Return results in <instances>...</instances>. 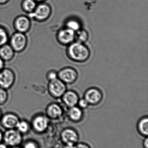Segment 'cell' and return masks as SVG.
<instances>
[{"label":"cell","mask_w":148,"mask_h":148,"mask_svg":"<svg viewBox=\"0 0 148 148\" xmlns=\"http://www.w3.org/2000/svg\"><path fill=\"white\" fill-rule=\"evenodd\" d=\"M67 54L68 57L73 61L83 62L89 59L90 51L84 43L74 41L68 46Z\"/></svg>","instance_id":"cell-1"},{"label":"cell","mask_w":148,"mask_h":148,"mask_svg":"<svg viewBox=\"0 0 148 148\" xmlns=\"http://www.w3.org/2000/svg\"><path fill=\"white\" fill-rule=\"evenodd\" d=\"M28 40L26 34L15 31L9 39L8 43L16 53L25 51L28 47Z\"/></svg>","instance_id":"cell-2"},{"label":"cell","mask_w":148,"mask_h":148,"mask_svg":"<svg viewBox=\"0 0 148 148\" xmlns=\"http://www.w3.org/2000/svg\"><path fill=\"white\" fill-rule=\"evenodd\" d=\"M51 13L52 9L50 5L44 2L37 3L34 10L29 16L35 21L43 22L49 18Z\"/></svg>","instance_id":"cell-3"},{"label":"cell","mask_w":148,"mask_h":148,"mask_svg":"<svg viewBox=\"0 0 148 148\" xmlns=\"http://www.w3.org/2000/svg\"><path fill=\"white\" fill-rule=\"evenodd\" d=\"M47 90L50 95L54 98H61L66 90V84L57 78L49 81L47 86Z\"/></svg>","instance_id":"cell-4"},{"label":"cell","mask_w":148,"mask_h":148,"mask_svg":"<svg viewBox=\"0 0 148 148\" xmlns=\"http://www.w3.org/2000/svg\"><path fill=\"white\" fill-rule=\"evenodd\" d=\"M49 120L45 114L38 113L35 115L31 120L30 123L31 128L36 133H44L48 128Z\"/></svg>","instance_id":"cell-5"},{"label":"cell","mask_w":148,"mask_h":148,"mask_svg":"<svg viewBox=\"0 0 148 148\" xmlns=\"http://www.w3.org/2000/svg\"><path fill=\"white\" fill-rule=\"evenodd\" d=\"M16 75L13 69L5 67L0 71V87L8 90L11 88L16 82Z\"/></svg>","instance_id":"cell-6"},{"label":"cell","mask_w":148,"mask_h":148,"mask_svg":"<svg viewBox=\"0 0 148 148\" xmlns=\"http://www.w3.org/2000/svg\"><path fill=\"white\" fill-rule=\"evenodd\" d=\"M23 140V135L16 129L6 130L3 133V141L10 147L20 146Z\"/></svg>","instance_id":"cell-7"},{"label":"cell","mask_w":148,"mask_h":148,"mask_svg":"<svg viewBox=\"0 0 148 148\" xmlns=\"http://www.w3.org/2000/svg\"><path fill=\"white\" fill-rule=\"evenodd\" d=\"M31 19L25 15L17 16L13 21V26L15 31L20 33L27 34L31 27Z\"/></svg>","instance_id":"cell-8"},{"label":"cell","mask_w":148,"mask_h":148,"mask_svg":"<svg viewBox=\"0 0 148 148\" xmlns=\"http://www.w3.org/2000/svg\"><path fill=\"white\" fill-rule=\"evenodd\" d=\"M56 39L61 45L68 46L75 41V32L67 27L61 29L57 32Z\"/></svg>","instance_id":"cell-9"},{"label":"cell","mask_w":148,"mask_h":148,"mask_svg":"<svg viewBox=\"0 0 148 148\" xmlns=\"http://www.w3.org/2000/svg\"><path fill=\"white\" fill-rule=\"evenodd\" d=\"M57 73L58 78L65 84H72L78 78V73L73 68H63Z\"/></svg>","instance_id":"cell-10"},{"label":"cell","mask_w":148,"mask_h":148,"mask_svg":"<svg viewBox=\"0 0 148 148\" xmlns=\"http://www.w3.org/2000/svg\"><path fill=\"white\" fill-rule=\"evenodd\" d=\"M89 105L96 106L102 101L103 94L101 90L98 88H90L88 89L84 94V97Z\"/></svg>","instance_id":"cell-11"},{"label":"cell","mask_w":148,"mask_h":148,"mask_svg":"<svg viewBox=\"0 0 148 148\" xmlns=\"http://www.w3.org/2000/svg\"><path fill=\"white\" fill-rule=\"evenodd\" d=\"M61 138L65 145H75L79 141V135L74 129L67 127L61 132Z\"/></svg>","instance_id":"cell-12"},{"label":"cell","mask_w":148,"mask_h":148,"mask_svg":"<svg viewBox=\"0 0 148 148\" xmlns=\"http://www.w3.org/2000/svg\"><path fill=\"white\" fill-rule=\"evenodd\" d=\"M20 120V117L17 114L8 112L2 115L0 123L2 127L6 130L16 129Z\"/></svg>","instance_id":"cell-13"},{"label":"cell","mask_w":148,"mask_h":148,"mask_svg":"<svg viewBox=\"0 0 148 148\" xmlns=\"http://www.w3.org/2000/svg\"><path fill=\"white\" fill-rule=\"evenodd\" d=\"M64 109L61 105L57 103H49L45 109V114L49 120H57L61 118L64 114Z\"/></svg>","instance_id":"cell-14"},{"label":"cell","mask_w":148,"mask_h":148,"mask_svg":"<svg viewBox=\"0 0 148 148\" xmlns=\"http://www.w3.org/2000/svg\"><path fill=\"white\" fill-rule=\"evenodd\" d=\"M61 98L64 105L68 108L77 106L80 99L78 94L73 90H66Z\"/></svg>","instance_id":"cell-15"},{"label":"cell","mask_w":148,"mask_h":148,"mask_svg":"<svg viewBox=\"0 0 148 148\" xmlns=\"http://www.w3.org/2000/svg\"><path fill=\"white\" fill-rule=\"evenodd\" d=\"M69 120L74 123H78L82 120L83 117V110L77 106L69 108L67 112Z\"/></svg>","instance_id":"cell-16"},{"label":"cell","mask_w":148,"mask_h":148,"mask_svg":"<svg viewBox=\"0 0 148 148\" xmlns=\"http://www.w3.org/2000/svg\"><path fill=\"white\" fill-rule=\"evenodd\" d=\"M15 52L8 43L0 47V58L4 62H9L14 58Z\"/></svg>","instance_id":"cell-17"},{"label":"cell","mask_w":148,"mask_h":148,"mask_svg":"<svg viewBox=\"0 0 148 148\" xmlns=\"http://www.w3.org/2000/svg\"><path fill=\"white\" fill-rule=\"evenodd\" d=\"M138 133L143 137H148V117L144 116L140 119L136 125Z\"/></svg>","instance_id":"cell-18"},{"label":"cell","mask_w":148,"mask_h":148,"mask_svg":"<svg viewBox=\"0 0 148 148\" xmlns=\"http://www.w3.org/2000/svg\"><path fill=\"white\" fill-rule=\"evenodd\" d=\"M37 3L34 0H22L21 2V9L23 12L29 15L34 10Z\"/></svg>","instance_id":"cell-19"},{"label":"cell","mask_w":148,"mask_h":148,"mask_svg":"<svg viewBox=\"0 0 148 148\" xmlns=\"http://www.w3.org/2000/svg\"><path fill=\"white\" fill-rule=\"evenodd\" d=\"M31 128L30 124L26 120H20L17 126L16 129L22 135L26 134L29 133Z\"/></svg>","instance_id":"cell-20"},{"label":"cell","mask_w":148,"mask_h":148,"mask_svg":"<svg viewBox=\"0 0 148 148\" xmlns=\"http://www.w3.org/2000/svg\"><path fill=\"white\" fill-rule=\"evenodd\" d=\"M89 37L88 33L84 29H81L75 32V41L85 43L88 40Z\"/></svg>","instance_id":"cell-21"},{"label":"cell","mask_w":148,"mask_h":148,"mask_svg":"<svg viewBox=\"0 0 148 148\" xmlns=\"http://www.w3.org/2000/svg\"><path fill=\"white\" fill-rule=\"evenodd\" d=\"M10 35L8 29L0 25V47L8 42Z\"/></svg>","instance_id":"cell-22"},{"label":"cell","mask_w":148,"mask_h":148,"mask_svg":"<svg viewBox=\"0 0 148 148\" xmlns=\"http://www.w3.org/2000/svg\"><path fill=\"white\" fill-rule=\"evenodd\" d=\"M66 27L68 28L74 32H76L81 29V23L79 21L74 19L69 20L66 23Z\"/></svg>","instance_id":"cell-23"},{"label":"cell","mask_w":148,"mask_h":148,"mask_svg":"<svg viewBox=\"0 0 148 148\" xmlns=\"http://www.w3.org/2000/svg\"><path fill=\"white\" fill-rule=\"evenodd\" d=\"M9 95L8 90L0 87V106H3L7 103L9 100Z\"/></svg>","instance_id":"cell-24"},{"label":"cell","mask_w":148,"mask_h":148,"mask_svg":"<svg viewBox=\"0 0 148 148\" xmlns=\"http://www.w3.org/2000/svg\"><path fill=\"white\" fill-rule=\"evenodd\" d=\"M22 148H39L38 143L33 140H29L23 143Z\"/></svg>","instance_id":"cell-25"},{"label":"cell","mask_w":148,"mask_h":148,"mask_svg":"<svg viewBox=\"0 0 148 148\" xmlns=\"http://www.w3.org/2000/svg\"><path fill=\"white\" fill-rule=\"evenodd\" d=\"M46 78L48 82L58 78V73L55 70H51L46 74Z\"/></svg>","instance_id":"cell-26"},{"label":"cell","mask_w":148,"mask_h":148,"mask_svg":"<svg viewBox=\"0 0 148 148\" xmlns=\"http://www.w3.org/2000/svg\"><path fill=\"white\" fill-rule=\"evenodd\" d=\"M77 105L79 108L83 110L87 108L89 105L86 99L84 98H83L79 99Z\"/></svg>","instance_id":"cell-27"},{"label":"cell","mask_w":148,"mask_h":148,"mask_svg":"<svg viewBox=\"0 0 148 148\" xmlns=\"http://www.w3.org/2000/svg\"><path fill=\"white\" fill-rule=\"evenodd\" d=\"M75 148H91V147L85 143H77L75 145Z\"/></svg>","instance_id":"cell-28"},{"label":"cell","mask_w":148,"mask_h":148,"mask_svg":"<svg viewBox=\"0 0 148 148\" xmlns=\"http://www.w3.org/2000/svg\"><path fill=\"white\" fill-rule=\"evenodd\" d=\"M143 148H148V137H145L144 140H143Z\"/></svg>","instance_id":"cell-29"},{"label":"cell","mask_w":148,"mask_h":148,"mask_svg":"<svg viewBox=\"0 0 148 148\" xmlns=\"http://www.w3.org/2000/svg\"><path fill=\"white\" fill-rule=\"evenodd\" d=\"M5 67V62L0 58V71Z\"/></svg>","instance_id":"cell-30"},{"label":"cell","mask_w":148,"mask_h":148,"mask_svg":"<svg viewBox=\"0 0 148 148\" xmlns=\"http://www.w3.org/2000/svg\"><path fill=\"white\" fill-rule=\"evenodd\" d=\"M10 0H0V5H3L8 3Z\"/></svg>","instance_id":"cell-31"},{"label":"cell","mask_w":148,"mask_h":148,"mask_svg":"<svg viewBox=\"0 0 148 148\" xmlns=\"http://www.w3.org/2000/svg\"><path fill=\"white\" fill-rule=\"evenodd\" d=\"M9 147L3 142L0 143V148H9Z\"/></svg>","instance_id":"cell-32"},{"label":"cell","mask_w":148,"mask_h":148,"mask_svg":"<svg viewBox=\"0 0 148 148\" xmlns=\"http://www.w3.org/2000/svg\"><path fill=\"white\" fill-rule=\"evenodd\" d=\"M3 139V133L0 130V143L2 142Z\"/></svg>","instance_id":"cell-33"},{"label":"cell","mask_w":148,"mask_h":148,"mask_svg":"<svg viewBox=\"0 0 148 148\" xmlns=\"http://www.w3.org/2000/svg\"><path fill=\"white\" fill-rule=\"evenodd\" d=\"M75 145H65V148H75Z\"/></svg>","instance_id":"cell-34"},{"label":"cell","mask_w":148,"mask_h":148,"mask_svg":"<svg viewBox=\"0 0 148 148\" xmlns=\"http://www.w3.org/2000/svg\"><path fill=\"white\" fill-rule=\"evenodd\" d=\"M34 1H36L37 3H39L44 2L46 0H34Z\"/></svg>","instance_id":"cell-35"},{"label":"cell","mask_w":148,"mask_h":148,"mask_svg":"<svg viewBox=\"0 0 148 148\" xmlns=\"http://www.w3.org/2000/svg\"><path fill=\"white\" fill-rule=\"evenodd\" d=\"M2 112L1 110L0 109V121H1V118L2 116Z\"/></svg>","instance_id":"cell-36"},{"label":"cell","mask_w":148,"mask_h":148,"mask_svg":"<svg viewBox=\"0 0 148 148\" xmlns=\"http://www.w3.org/2000/svg\"><path fill=\"white\" fill-rule=\"evenodd\" d=\"M10 148H22L21 147H19V146H15V147H10Z\"/></svg>","instance_id":"cell-37"}]
</instances>
